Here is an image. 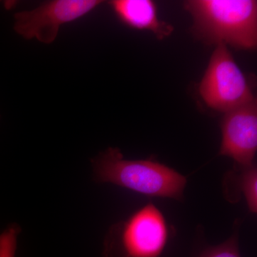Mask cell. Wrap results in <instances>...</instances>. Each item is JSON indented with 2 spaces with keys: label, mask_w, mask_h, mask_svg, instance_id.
I'll list each match as a JSON object with an SVG mask.
<instances>
[{
  "label": "cell",
  "mask_w": 257,
  "mask_h": 257,
  "mask_svg": "<svg viewBox=\"0 0 257 257\" xmlns=\"http://www.w3.org/2000/svg\"><path fill=\"white\" fill-rule=\"evenodd\" d=\"M192 30L208 44L253 50L257 46V2L253 0H189Z\"/></svg>",
  "instance_id": "6da1fadb"
},
{
  "label": "cell",
  "mask_w": 257,
  "mask_h": 257,
  "mask_svg": "<svg viewBox=\"0 0 257 257\" xmlns=\"http://www.w3.org/2000/svg\"><path fill=\"white\" fill-rule=\"evenodd\" d=\"M93 179L150 196L183 198L187 178L177 171L152 160H125L118 148L109 147L91 159Z\"/></svg>",
  "instance_id": "7a4b0ae2"
},
{
  "label": "cell",
  "mask_w": 257,
  "mask_h": 257,
  "mask_svg": "<svg viewBox=\"0 0 257 257\" xmlns=\"http://www.w3.org/2000/svg\"><path fill=\"white\" fill-rule=\"evenodd\" d=\"M169 240L165 216L149 203L109 228L103 257H163Z\"/></svg>",
  "instance_id": "3957f363"
},
{
  "label": "cell",
  "mask_w": 257,
  "mask_h": 257,
  "mask_svg": "<svg viewBox=\"0 0 257 257\" xmlns=\"http://www.w3.org/2000/svg\"><path fill=\"white\" fill-rule=\"evenodd\" d=\"M199 92L209 107L223 113L255 99L247 77L222 44L216 45L211 56Z\"/></svg>",
  "instance_id": "277c9868"
},
{
  "label": "cell",
  "mask_w": 257,
  "mask_h": 257,
  "mask_svg": "<svg viewBox=\"0 0 257 257\" xmlns=\"http://www.w3.org/2000/svg\"><path fill=\"white\" fill-rule=\"evenodd\" d=\"M99 0H52L35 9L15 15L14 30L27 40L44 44L54 42L60 27L85 16L102 3Z\"/></svg>",
  "instance_id": "5b68a950"
},
{
  "label": "cell",
  "mask_w": 257,
  "mask_h": 257,
  "mask_svg": "<svg viewBox=\"0 0 257 257\" xmlns=\"http://www.w3.org/2000/svg\"><path fill=\"white\" fill-rule=\"evenodd\" d=\"M221 127L219 155L230 157L241 167L253 165L257 150L256 98L224 113Z\"/></svg>",
  "instance_id": "8992f818"
},
{
  "label": "cell",
  "mask_w": 257,
  "mask_h": 257,
  "mask_svg": "<svg viewBox=\"0 0 257 257\" xmlns=\"http://www.w3.org/2000/svg\"><path fill=\"white\" fill-rule=\"evenodd\" d=\"M109 5L116 18L128 28L151 32L158 40L170 37L174 31L172 25L159 18L156 3L151 0H114Z\"/></svg>",
  "instance_id": "52a82bcc"
},
{
  "label": "cell",
  "mask_w": 257,
  "mask_h": 257,
  "mask_svg": "<svg viewBox=\"0 0 257 257\" xmlns=\"http://www.w3.org/2000/svg\"><path fill=\"white\" fill-rule=\"evenodd\" d=\"M239 177V187L243 194L248 209L253 214L257 211V170L254 165L241 167Z\"/></svg>",
  "instance_id": "ba28073f"
},
{
  "label": "cell",
  "mask_w": 257,
  "mask_h": 257,
  "mask_svg": "<svg viewBox=\"0 0 257 257\" xmlns=\"http://www.w3.org/2000/svg\"><path fill=\"white\" fill-rule=\"evenodd\" d=\"M21 227L12 224L0 234V257H15Z\"/></svg>",
  "instance_id": "9c48e42d"
},
{
  "label": "cell",
  "mask_w": 257,
  "mask_h": 257,
  "mask_svg": "<svg viewBox=\"0 0 257 257\" xmlns=\"http://www.w3.org/2000/svg\"><path fill=\"white\" fill-rule=\"evenodd\" d=\"M199 257H241L239 249L237 233L225 242L206 248Z\"/></svg>",
  "instance_id": "30bf717a"
}]
</instances>
